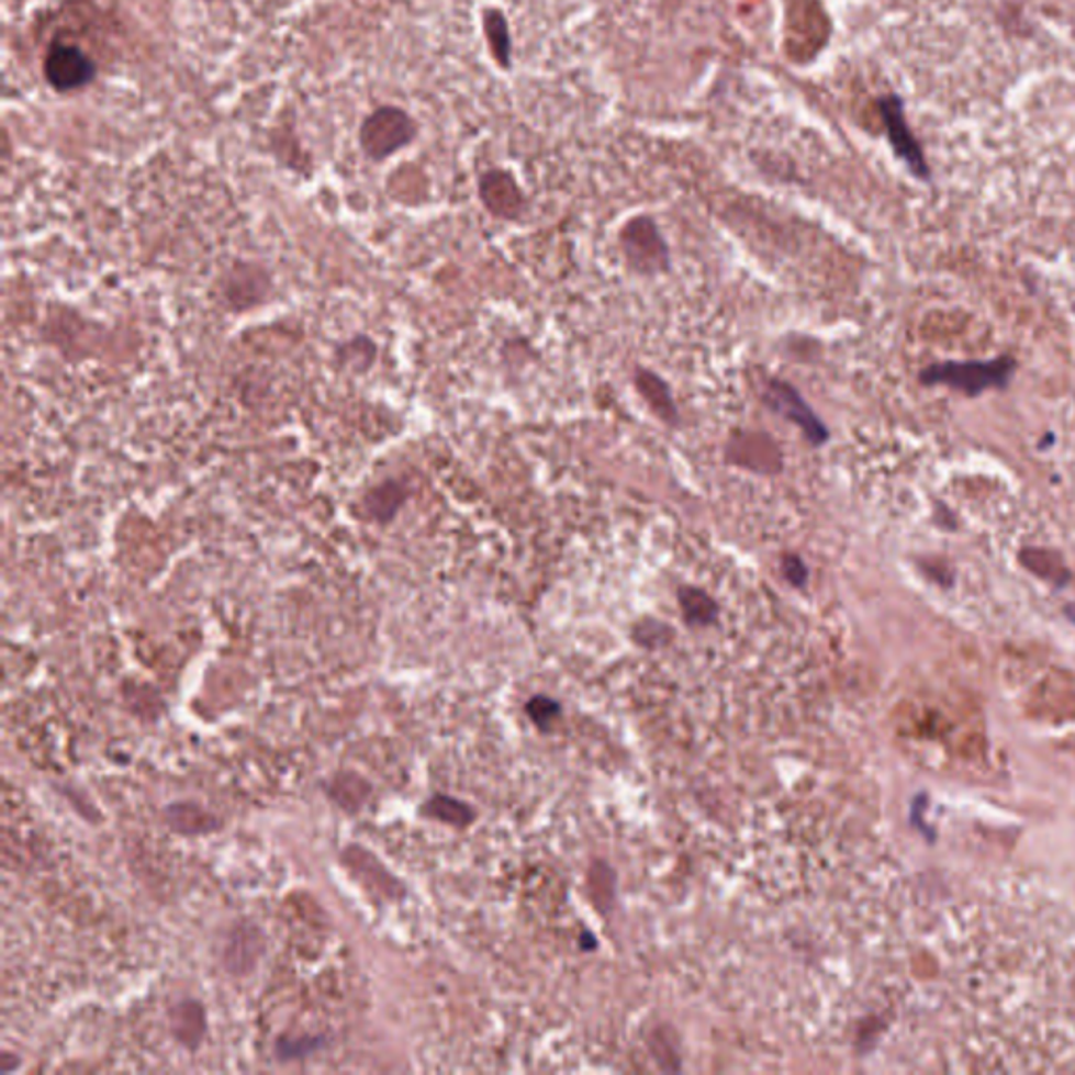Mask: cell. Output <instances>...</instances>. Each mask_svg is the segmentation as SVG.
Instances as JSON below:
<instances>
[{
    "label": "cell",
    "mask_w": 1075,
    "mask_h": 1075,
    "mask_svg": "<svg viewBox=\"0 0 1075 1075\" xmlns=\"http://www.w3.org/2000/svg\"><path fill=\"white\" fill-rule=\"evenodd\" d=\"M1015 366L1017 363L1010 356L987 361H945L922 370L920 381L925 384H948L968 395H979L985 389H1003L1010 383Z\"/></svg>",
    "instance_id": "obj_1"
},
{
    "label": "cell",
    "mask_w": 1075,
    "mask_h": 1075,
    "mask_svg": "<svg viewBox=\"0 0 1075 1075\" xmlns=\"http://www.w3.org/2000/svg\"><path fill=\"white\" fill-rule=\"evenodd\" d=\"M620 246L632 271L658 276L669 271V244L651 216L630 219L620 232Z\"/></svg>",
    "instance_id": "obj_2"
},
{
    "label": "cell",
    "mask_w": 1075,
    "mask_h": 1075,
    "mask_svg": "<svg viewBox=\"0 0 1075 1075\" xmlns=\"http://www.w3.org/2000/svg\"><path fill=\"white\" fill-rule=\"evenodd\" d=\"M761 400L777 416L786 418L794 427L803 430L805 439L813 448H821L830 441V430L826 427V423L817 416V412L809 406V402L800 395V391L794 384L784 379H769L763 387Z\"/></svg>",
    "instance_id": "obj_3"
},
{
    "label": "cell",
    "mask_w": 1075,
    "mask_h": 1075,
    "mask_svg": "<svg viewBox=\"0 0 1075 1075\" xmlns=\"http://www.w3.org/2000/svg\"><path fill=\"white\" fill-rule=\"evenodd\" d=\"M878 112H881L888 142L893 145L897 158H902L918 179H929L931 170L925 160L922 147L916 142V137H914V133L906 122L904 101L897 96L881 97L878 99Z\"/></svg>",
    "instance_id": "obj_4"
},
{
    "label": "cell",
    "mask_w": 1075,
    "mask_h": 1075,
    "mask_svg": "<svg viewBox=\"0 0 1075 1075\" xmlns=\"http://www.w3.org/2000/svg\"><path fill=\"white\" fill-rule=\"evenodd\" d=\"M96 74L91 59L72 45H53L45 59V76L53 89L74 91L85 87Z\"/></svg>",
    "instance_id": "obj_5"
},
{
    "label": "cell",
    "mask_w": 1075,
    "mask_h": 1075,
    "mask_svg": "<svg viewBox=\"0 0 1075 1075\" xmlns=\"http://www.w3.org/2000/svg\"><path fill=\"white\" fill-rule=\"evenodd\" d=\"M412 139L410 120L402 112L381 110L363 124L361 142L374 158H384Z\"/></svg>",
    "instance_id": "obj_6"
},
{
    "label": "cell",
    "mask_w": 1075,
    "mask_h": 1075,
    "mask_svg": "<svg viewBox=\"0 0 1075 1075\" xmlns=\"http://www.w3.org/2000/svg\"><path fill=\"white\" fill-rule=\"evenodd\" d=\"M635 387L641 393V397L646 400L647 406L651 407V412L664 425H670V427H676L679 425L676 402L672 397L669 383L660 374H656L653 370H647V368H637V372H635Z\"/></svg>",
    "instance_id": "obj_7"
},
{
    "label": "cell",
    "mask_w": 1075,
    "mask_h": 1075,
    "mask_svg": "<svg viewBox=\"0 0 1075 1075\" xmlns=\"http://www.w3.org/2000/svg\"><path fill=\"white\" fill-rule=\"evenodd\" d=\"M407 501V490L406 485L402 481H395V479H387L383 483H379L377 488H372L370 492H366L363 496V511L368 513V517L377 524H389L397 517L400 508L406 504Z\"/></svg>",
    "instance_id": "obj_8"
},
{
    "label": "cell",
    "mask_w": 1075,
    "mask_h": 1075,
    "mask_svg": "<svg viewBox=\"0 0 1075 1075\" xmlns=\"http://www.w3.org/2000/svg\"><path fill=\"white\" fill-rule=\"evenodd\" d=\"M679 605L683 609V618L692 626H710L717 620L718 605L704 589L685 584L676 591Z\"/></svg>",
    "instance_id": "obj_9"
},
{
    "label": "cell",
    "mask_w": 1075,
    "mask_h": 1075,
    "mask_svg": "<svg viewBox=\"0 0 1075 1075\" xmlns=\"http://www.w3.org/2000/svg\"><path fill=\"white\" fill-rule=\"evenodd\" d=\"M483 25H485L488 41L494 51V57L501 61L502 68H508L511 66V34H508V24H506L504 15L494 9L485 11Z\"/></svg>",
    "instance_id": "obj_10"
},
{
    "label": "cell",
    "mask_w": 1075,
    "mask_h": 1075,
    "mask_svg": "<svg viewBox=\"0 0 1075 1075\" xmlns=\"http://www.w3.org/2000/svg\"><path fill=\"white\" fill-rule=\"evenodd\" d=\"M782 574L794 589H805L809 582V568L798 552H786L782 557Z\"/></svg>",
    "instance_id": "obj_11"
},
{
    "label": "cell",
    "mask_w": 1075,
    "mask_h": 1075,
    "mask_svg": "<svg viewBox=\"0 0 1075 1075\" xmlns=\"http://www.w3.org/2000/svg\"><path fill=\"white\" fill-rule=\"evenodd\" d=\"M527 713L531 715V718L538 723V725H549L550 720L559 717V706L557 702L552 699H547V697H534L529 704H527Z\"/></svg>",
    "instance_id": "obj_12"
},
{
    "label": "cell",
    "mask_w": 1075,
    "mask_h": 1075,
    "mask_svg": "<svg viewBox=\"0 0 1075 1075\" xmlns=\"http://www.w3.org/2000/svg\"><path fill=\"white\" fill-rule=\"evenodd\" d=\"M669 632L670 628L667 626V624H662V622L658 620H651V618H647V620L641 622V624L635 628L637 639H639V641H643L646 646H653V641H651V639H664V635H669Z\"/></svg>",
    "instance_id": "obj_13"
}]
</instances>
